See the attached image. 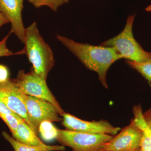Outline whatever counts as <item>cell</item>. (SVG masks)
Instances as JSON below:
<instances>
[{
  "instance_id": "obj_10",
  "label": "cell",
  "mask_w": 151,
  "mask_h": 151,
  "mask_svg": "<svg viewBox=\"0 0 151 151\" xmlns=\"http://www.w3.org/2000/svg\"><path fill=\"white\" fill-rule=\"evenodd\" d=\"M24 1V0H0V12L5 16L11 24V31L23 43L26 29L22 18Z\"/></svg>"
},
{
  "instance_id": "obj_6",
  "label": "cell",
  "mask_w": 151,
  "mask_h": 151,
  "mask_svg": "<svg viewBox=\"0 0 151 151\" xmlns=\"http://www.w3.org/2000/svg\"><path fill=\"white\" fill-rule=\"evenodd\" d=\"M23 101L34 131L37 134L42 122L62 121L56 108L49 102L25 94L24 95Z\"/></svg>"
},
{
  "instance_id": "obj_23",
  "label": "cell",
  "mask_w": 151,
  "mask_h": 151,
  "mask_svg": "<svg viewBox=\"0 0 151 151\" xmlns=\"http://www.w3.org/2000/svg\"><path fill=\"white\" fill-rule=\"evenodd\" d=\"M140 151H142V150H141V149Z\"/></svg>"
},
{
  "instance_id": "obj_17",
  "label": "cell",
  "mask_w": 151,
  "mask_h": 151,
  "mask_svg": "<svg viewBox=\"0 0 151 151\" xmlns=\"http://www.w3.org/2000/svg\"><path fill=\"white\" fill-rule=\"evenodd\" d=\"M9 35L10 34H9L4 39L0 41V57L9 56L14 54L6 46L7 40Z\"/></svg>"
},
{
  "instance_id": "obj_19",
  "label": "cell",
  "mask_w": 151,
  "mask_h": 151,
  "mask_svg": "<svg viewBox=\"0 0 151 151\" xmlns=\"http://www.w3.org/2000/svg\"><path fill=\"white\" fill-rule=\"evenodd\" d=\"M143 116L147 125L151 130V108L143 113Z\"/></svg>"
},
{
  "instance_id": "obj_20",
  "label": "cell",
  "mask_w": 151,
  "mask_h": 151,
  "mask_svg": "<svg viewBox=\"0 0 151 151\" xmlns=\"http://www.w3.org/2000/svg\"><path fill=\"white\" fill-rule=\"evenodd\" d=\"M8 23H10L9 20L4 14L0 12V28Z\"/></svg>"
},
{
  "instance_id": "obj_22",
  "label": "cell",
  "mask_w": 151,
  "mask_h": 151,
  "mask_svg": "<svg viewBox=\"0 0 151 151\" xmlns=\"http://www.w3.org/2000/svg\"><path fill=\"white\" fill-rule=\"evenodd\" d=\"M97 151H110L105 150H103V149H102V150H98Z\"/></svg>"
},
{
  "instance_id": "obj_13",
  "label": "cell",
  "mask_w": 151,
  "mask_h": 151,
  "mask_svg": "<svg viewBox=\"0 0 151 151\" xmlns=\"http://www.w3.org/2000/svg\"><path fill=\"white\" fill-rule=\"evenodd\" d=\"M38 132L45 141H50L56 139L58 129L54 127L51 122L45 121L42 122L40 125Z\"/></svg>"
},
{
  "instance_id": "obj_15",
  "label": "cell",
  "mask_w": 151,
  "mask_h": 151,
  "mask_svg": "<svg viewBox=\"0 0 151 151\" xmlns=\"http://www.w3.org/2000/svg\"><path fill=\"white\" fill-rule=\"evenodd\" d=\"M36 8L48 7L52 11L56 12L60 6L68 2V0H28Z\"/></svg>"
},
{
  "instance_id": "obj_9",
  "label": "cell",
  "mask_w": 151,
  "mask_h": 151,
  "mask_svg": "<svg viewBox=\"0 0 151 151\" xmlns=\"http://www.w3.org/2000/svg\"><path fill=\"white\" fill-rule=\"evenodd\" d=\"M24 94L14 80L0 82V101L11 111L18 115L33 129L23 101Z\"/></svg>"
},
{
  "instance_id": "obj_1",
  "label": "cell",
  "mask_w": 151,
  "mask_h": 151,
  "mask_svg": "<svg viewBox=\"0 0 151 151\" xmlns=\"http://www.w3.org/2000/svg\"><path fill=\"white\" fill-rule=\"evenodd\" d=\"M56 38L75 55L85 67L98 74L101 84L108 88L106 76L109 68L122 56L113 47L79 43L59 35Z\"/></svg>"
},
{
  "instance_id": "obj_21",
  "label": "cell",
  "mask_w": 151,
  "mask_h": 151,
  "mask_svg": "<svg viewBox=\"0 0 151 151\" xmlns=\"http://www.w3.org/2000/svg\"><path fill=\"white\" fill-rule=\"evenodd\" d=\"M145 10L147 12H151V4L149 6H148L147 8L145 9Z\"/></svg>"
},
{
  "instance_id": "obj_4",
  "label": "cell",
  "mask_w": 151,
  "mask_h": 151,
  "mask_svg": "<svg viewBox=\"0 0 151 151\" xmlns=\"http://www.w3.org/2000/svg\"><path fill=\"white\" fill-rule=\"evenodd\" d=\"M113 136L107 134H87L68 130L58 129L56 139L73 151H97L102 150Z\"/></svg>"
},
{
  "instance_id": "obj_11",
  "label": "cell",
  "mask_w": 151,
  "mask_h": 151,
  "mask_svg": "<svg viewBox=\"0 0 151 151\" xmlns=\"http://www.w3.org/2000/svg\"><path fill=\"white\" fill-rule=\"evenodd\" d=\"M12 135L16 140L25 145L39 146L45 144L38 137L37 134L24 121H19L15 132Z\"/></svg>"
},
{
  "instance_id": "obj_24",
  "label": "cell",
  "mask_w": 151,
  "mask_h": 151,
  "mask_svg": "<svg viewBox=\"0 0 151 151\" xmlns=\"http://www.w3.org/2000/svg\"></svg>"
},
{
  "instance_id": "obj_2",
  "label": "cell",
  "mask_w": 151,
  "mask_h": 151,
  "mask_svg": "<svg viewBox=\"0 0 151 151\" xmlns=\"http://www.w3.org/2000/svg\"><path fill=\"white\" fill-rule=\"evenodd\" d=\"M23 50L32 65V70L38 75L46 80L47 75L54 66V54L33 22L25 31Z\"/></svg>"
},
{
  "instance_id": "obj_12",
  "label": "cell",
  "mask_w": 151,
  "mask_h": 151,
  "mask_svg": "<svg viewBox=\"0 0 151 151\" xmlns=\"http://www.w3.org/2000/svg\"><path fill=\"white\" fill-rule=\"evenodd\" d=\"M2 135L13 148L14 151H64L65 146L63 145H47L44 144L39 146H31L19 142L7 132H3Z\"/></svg>"
},
{
  "instance_id": "obj_14",
  "label": "cell",
  "mask_w": 151,
  "mask_h": 151,
  "mask_svg": "<svg viewBox=\"0 0 151 151\" xmlns=\"http://www.w3.org/2000/svg\"><path fill=\"white\" fill-rule=\"evenodd\" d=\"M127 63L131 67L142 74L147 80L151 81V58L143 62L128 60Z\"/></svg>"
},
{
  "instance_id": "obj_16",
  "label": "cell",
  "mask_w": 151,
  "mask_h": 151,
  "mask_svg": "<svg viewBox=\"0 0 151 151\" xmlns=\"http://www.w3.org/2000/svg\"><path fill=\"white\" fill-rule=\"evenodd\" d=\"M0 118H1V119H2L7 125L12 134L15 132L19 121L20 120L24 121L12 114L1 113H0Z\"/></svg>"
},
{
  "instance_id": "obj_18",
  "label": "cell",
  "mask_w": 151,
  "mask_h": 151,
  "mask_svg": "<svg viewBox=\"0 0 151 151\" xmlns=\"http://www.w3.org/2000/svg\"><path fill=\"white\" fill-rule=\"evenodd\" d=\"M9 79V73L7 67L0 64V82H5Z\"/></svg>"
},
{
  "instance_id": "obj_3",
  "label": "cell",
  "mask_w": 151,
  "mask_h": 151,
  "mask_svg": "<svg viewBox=\"0 0 151 151\" xmlns=\"http://www.w3.org/2000/svg\"><path fill=\"white\" fill-rule=\"evenodd\" d=\"M134 18V15L129 16L122 32L105 41L100 45L113 47L122 58L134 62H145L151 58V52L144 50L134 37L132 28Z\"/></svg>"
},
{
  "instance_id": "obj_8",
  "label": "cell",
  "mask_w": 151,
  "mask_h": 151,
  "mask_svg": "<svg viewBox=\"0 0 151 151\" xmlns=\"http://www.w3.org/2000/svg\"><path fill=\"white\" fill-rule=\"evenodd\" d=\"M62 116V125L66 130L70 131L94 134H107L113 136L121 130L119 127H114L106 121L89 122L65 113Z\"/></svg>"
},
{
  "instance_id": "obj_5",
  "label": "cell",
  "mask_w": 151,
  "mask_h": 151,
  "mask_svg": "<svg viewBox=\"0 0 151 151\" xmlns=\"http://www.w3.org/2000/svg\"><path fill=\"white\" fill-rule=\"evenodd\" d=\"M14 81L24 94L49 102L56 108L60 116L65 113L49 89L46 80L37 74L32 69L27 73L24 70H19Z\"/></svg>"
},
{
  "instance_id": "obj_7",
  "label": "cell",
  "mask_w": 151,
  "mask_h": 151,
  "mask_svg": "<svg viewBox=\"0 0 151 151\" xmlns=\"http://www.w3.org/2000/svg\"><path fill=\"white\" fill-rule=\"evenodd\" d=\"M105 144L103 150L110 151H140L143 132L132 120L128 126Z\"/></svg>"
}]
</instances>
